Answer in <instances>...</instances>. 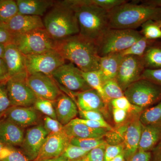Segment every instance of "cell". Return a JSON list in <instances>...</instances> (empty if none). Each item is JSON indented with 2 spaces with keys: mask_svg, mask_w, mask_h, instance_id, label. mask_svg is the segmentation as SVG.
I'll return each mask as SVG.
<instances>
[{
  "mask_svg": "<svg viewBox=\"0 0 161 161\" xmlns=\"http://www.w3.org/2000/svg\"><path fill=\"white\" fill-rule=\"evenodd\" d=\"M56 49L84 72L98 70L100 57L97 43L80 34L56 42Z\"/></svg>",
  "mask_w": 161,
  "mask_h": 161,
  "instance_id": "obj_1",
  "label": "cell"
},
{
  "mask_svg": "<svg viewBox=\"0 0 161 161\" xmlns=\"http://www.w3.org/2000/svg\"><path fill=\"white\" fill-rule=\"evenodd\" d=\"M110 28L135 30L149 21L161 19V8L147 3H126L108 11Z\"/></svg>",
  "mask_w": 161,
  "mask_h": 161,
  "instance_id": "obj_2",
  "label": "cell"
},
{
  "mask_svg": "<svg viewBox=\"0 0 161 161\" xmlns=\"http://www.w3.org/2000/svg\"><path fill=\"white\" fill-rule=\"evenodd\" d=\"M75 10L79 34L98 42L109 29L108 10L95 6L91 0H68Z\"/></svg>",
  "mask_w": 161,
  "mask_h": 161,
  "instance_id": "obj_3",
  "label": "cell"
},
{
  "mask_svg": "<svg viewBox=\"0 0 161 161\" xmlns=\"http://www.w3.org/2000/svg\"><path fill=\"white\" fill-rule=\"evenodd\" d=\"M42 19L44 28L56 42L80 32L75 10L68 0L55 1Z\"/></svg>",
  "mask_w": 161,
  "mask_h": 161,
  "instance_id": "obj_4",
  "label": "cell"
},
{
  "mask_svg": "<svg viewBox=\"0 0 161 161\" xmlns=\"http://www.w3.org/2000/svg\"><path fill=\"white\" fill-rule=\"evenodd\" d=\"M143 36L136 30L109 28L97 42L98 54L103 57L127 49Z\"/></svg>",
  "mask_w": 161,
  "mask_h": 161,
  "instance_id": "obj_5",
  "label": "cell"
},
{
  "mask_svg": "<svg viewBox=\"0 0 161 161\" xmlns=\"http://www.w3.org/2000/svg\"><path fill=\"white\" fill-rule=\"evenodd\" d=\"M124 93L131 103L144 110L161 100V86L144 78L132 83Z\"/></svg>",
  "mask_w": 161,
  "mask_h": 161,
  "instance_id": "obj_6",
  "label": "cell"
},
{
  "mask_svg": "<svg viewBox=\"0 0 161 161\" xmlns=\"http://www.w3.org/2000/svg\"><path fill=\"white\" fill-rule=\"evenodd\" d=\"M13 43L25 56L37 54L56 49V42L44 28L14 36Z\"/></svg>",
  "mask_w": 161,
  "mask_h": 161,
  "instance_id": "obj_7",
  "label": "cell"
},
{
  "mask_svg": "<svg viewBox=\"0 0 161 161\" xmlns=\"http://www.w3.org/2000/svg\"><path fill=\"white\" fill-rule=\"evenodd\" d=\"M25 60L28 75L41 73L52 76L56 69L65 63V60L56 49L37 54L26 55Z\"/></svg>",
  "mask_w": 161,
  "mask_h": 161,
  "instance_id": "obj_8",
  "label": "cell"
},
{
  "mask_svg": "<svg viewBox=\"0 0 161 161\" xmlns=\"http://www.w3.org/2000/svg\"><path fill=\"white\" fill-rule=\"evenodd\" d=\"M27 72L9 78L6 82V89L12 106L32 107L37 96L26 81Z\"/></svg>",
  "mask_w": 161,
  "mask_h": 161,
  "instance_id": "obj_9",
  "label": "cell"
},
{
  "mask_svg": "<svg viewBox=\"0 0 161 161\" xmlns=\"http://www.w3.org/2000/svg\"><path fill=\"white\" fill-rule=\"evenodd\" d=\"M52 77L58 86L70 92L78 93L92 89L83 78L82 71L71 62L65 63L58 68Z\"/></svg>",
  "mask_w": 161,
  "mask_h": 161,
  "instance_id": "obj_10",
  "label": "cell"
},
{
  "mask_svg": "<svg viewBox=\"0 0 161 161\" xmlns=\"http://www.w3.org/2000/svg\"><path fill=\"white\" fill-rule=\"evenodd\" d=\"M145 69L142 58L125 56L121 61L115 80L124 92L132 83L141 79Z\"/></svg>",
  "mask_w": 161,
  "mask_h": 161,
  "instance_id": "obj_11",
  "label": "cell"
},
{
  "mask_svg": "<svg viewBox=\"0 0 161 161\" xmlns=\"http://www.w3.org/2000/svg\"><path fill=\"white\" fill-rule=\"evenodd\" d=\"M26 81L37 97L55 101L62 93L52 76L35 73L27 75Z\"/></svg>",
  "mask_w": 161,
  "mask_h": 161,
  "instance_id": "obj_12",
  "label": "cell"
},
{
  "mask_svg": "<svg viewBox=\"0 0 161 161\" xmlns=\"http://www.w3.org/2000/svg\"><path fill=\"white\" fill-rule=\"evenodd\" d=\"M48 132L43 125L30 127L26 130L24 139L21 145L22 152L31 161L37 158Z\"/></svg>",
  "mask_w": 161,
  "mask_h": 161,
  "instance_id": "obj_13",
  "label": "cell"
},
{
  "mask_svg": "<svg viewBox=\"0 0 161 161\" xmlns=\"http://www.w3.org/2000/svg\"><path fill=\"white\" fill-rule=\"evenodd\" d=\"M71 138L64 131L47 136L37 158L35 161L60 157L70 143Z\"/></svg>",
  "mask_w": 161,
  "mask_h": 161,
  "instance_id": "obj_14",
  "label": "cell"
},
{
  "mask_svg": "<svg viewBox=\"0 0 161 161\" xmlns=\"http://www.w3.org/2000/svg\"><path fill=\"white\" fill-rule=\"evenodd\" d=\"M13 36L29 32L34 30L44 28L43 19L37 16L18 14L3 25Z\"/></svg>",
  "mask_w": 161,
  "mask_h": 161,
  "instance_id": "obj_15",
  "label": "cell"
},
{
  "mask_svg": "<svg viewBox=\"0 0 161 161\" xmlns=\"http://www.w3.org/2000/svg\"><path fill=\"white\" fill-rule=\"evenodd\" d=\"M4 118L24 129L38 125L40 116L33 106H11L4 113Z\"/></svg>",
  "mask_w": 161,
  "mask_h": 161,
  "instance_id": "obj_16",
  "label": "cell"
},
{
  "mask_svg": "<svg viewBox=\"0 0 161 161\" xmlns=\"http://www.w3.org/2000/svg\"><path fill=\"white\" fill-rule=\"evenodd\" d=\"M71 97L73 99L76 98L75 102L79 110L85 111H96L102 113L105 112L108 105L98 92L94 89L87 90L84 92H70Z\"/></svg>",
  "mask_w": 161,
  "mask_h": 161,
  "instance_id": "obj_17",
  "label": "cell"
},
{
  "mask_svg": "<svg viewBox=\"0 0 161 161\" xmlns=\"http://www.w3.org/2000/svg\"><path fill=\"white\" fill-rule=\"evenodd\" d=\"M140 115H136L130 121L125 133L123 144L126 161L138 150L142 128V125L140 120Z\"/></svg>",
  "mask_w": 161,
  "mask_h": 161,
  "instance_id": "obj_18",
  "label": "cell"
},
{
  "mask_svg": "<svg viewBox=\"0 0 161 161\" xmlns=\"http://www.w3.org/2000/svg\"><path fill=\"white\" fill-rule=\"evenodd\" d=\"M24 129L6 118L0 120V141L6 147L21 146L24 139Z\"/></svg>",
  "mask_w": 161,
  "mask_h": 161,
  "instance_id": "obj_19",
  "label": "cell"
},
{
  "mask_svg": "<svg viewBox=\"0 0 161 161\" xmlns=\"http://www.w3.org/2000/svg\"><path fill=\"white\" fill-rule=\"evenodd\" d=\"M54 107L57 120L66 125L76 118L78 109L73 98L63 93L54 101Z\"/></svg>",
  "mask_w": 161,
  "mask_h": 161,
  "instance_id": "obj_20",
  "label": "cell"
},
{
  "mask_svg": "<svg viewBox=\"0 0 161 161\" xmlns=\"http://www.w3.org/2000/svg\"><path fill=\"white\" fill-rule=\"evenodd\" d=\"M3 59L8 69L9 78L26 72L25 56L14 43L5 45Z\"/></svg>",
  "mask_w": 161,
  "mask_h": 161,
  "instance_id": "obj_21",
  "label": "cell"
},
{
  "mask_svg": "<svg viewBox=\"0 0 161 161\" xmlns=\"http://www.w3.org/2000/svg\"><path fill=\"white\" fill-rule=\"evenodd\" d=\"M63 131L71 139L104 138L110 130L106 129H95L87 126L80 123L72 120L69 124L64 126Z\"/></svg>",
  "mask_w": 161,
  "mask_h": 161,
  "instance_id": "obj_22",
  "label": "cell"
},
{
  "mask_svg": "<svg viewBox=\"0 0 161 161\" xmlns=\"http://www.w3.org/2000/svg\"><path fill=\"white\" fill-rule=\"evenodd\" d=\"M16 1L20 14L37 16L41 17L53 6L55 1L50 0H17Z\"/></svg>",
  "mask_w": 161,
  "mask_h": 161,
  "instance_id": "obj_23",
  "label": "cell"
},
{
  "mask_svg": "<svg viewBox=\"0 0 161 161\" xmlns=\"http://www.w3.org/2000/svg\"><path fill=\"white\" fill-rule=\"evenodd\" d=\"M161 141V124L142 125L138 150L151 151Z\"/></svg>",
  "mask_w": 161,
  "mask_h": 161,
  "instance_id": "obj_24",
  "label": "cell"
},
{
  "mask_svg": "<svg viewBox=\"0 0 161 161\" xmlns=\"http://www.w3.org/2000/svg\"><path fill=\"white\" fill-rule=\"evenodd\" d=\"M123 58L120 53H113L100 57V68L98 70L103 82L115 79Z\"/></svg>",
  "mask_w": 161,
  "mask_h": 161,
  "instance_id": "obj_25",
  "label": "cell"
},
{
  "mask_svg": "<svg viewBox=\"0 0 161 161\" xmlns=\"http://www.w3.org/2000/svg\"><path fill=\"white\" fill-rule=\"evenodd\" d=\"M145 68L161 69V47L149 46L142 57Z\"/></svg>",
  "mask_w": 161,
  "mask_h": 161,
  "instance_id": "obj_26",
  "label": "cell"
},
{
  "mask_svg": "<svg viewBox=\"0 0 161 161\" xmlns=\"http://www.w3.org/2000/svg\"><path fill=\"white\" fill-rule=\"evenodd\" d=\"M82 75L85 80L92 89L99 93L104 101L107 105L109 104L110 101L105 95L103 89V81L99 70L84 72Z\"/></svg>",
  "mask_w": 161,
  "mask_h": 161,
  "instance_id": "obj_27",
  "label": "cell"
},
{
  "mask_svg": "<svg viewBox=\"0 0 161 161\" xmlns=\"http://www.w3.org/2000/svg\"><path fill=\"white\" fill-rule=\"evenodd\" d=\"M139 119L144 125L161 124V100L154 106L144 110L141 112Z\"/></svg>",
  "mask_w": 161,
  "mask_h": 161,
  "instance_id": "obj_28",
  "label": "cell"
},
{
  "mask_svg": "<svg viewBox=\"0 0 161 161\" xmlns=\"http://www.w3.org/2000/svg\"><path fill=\"white\" fill-rule=\"evenodd\" d=\"M18 14L16 1L0 0V25L7 23Z\"/></svg>",
  "mask_w": 161,
  "mask_h": 161,
  "instance_id": "obj_29",
  "label": "cell"
},
{
  "mask_svg": "<svg viewBox=\"0 0 161 161\" xmlns=\"http://www.w3.org/2000/svg\"><path fill=\"white\" fill-rule=\"evenodd\" d=\"M129 122H127L119 126L116 129L108 132L105 136V141L108 144L110 145H117L123 144L125 133L129 125Z\"/></svg>",
  "mask_w": 161,
  "mask_h": 161,
  "instance_id": "obj_30",
  "label": "cell"
},
{
  "mask_svg": "<svg viewBox=\"0 0 161 161\" xmlns=\"http://www.w3.org/2000/svg\"><path fill=\"white\" fill-rule=\"evenodd\" d=\"M150 41V40H148L143 36L129 48L123 51L120 52L121 55L122 57L134 56L142 58L146 50L149 47L148 45L149 44Z\"/></svg>",
  "mask_w": 161,
  "mask_h": 161,
  "instance_id": "obj_31",
  "label": "cell"
},
{
  "mask_svg": "<svg viewBox=\"0 0 161 161\" xmlns=\"http://www.w3.org/2000/svg\"><path fill=\"white\" fill-rule=\"evenodd\" d=\"M33 106L37 111L43 113L46 116L57 119L54 101L37 97Z\"/></svg>",
  "mask_w": 161,
  "mask_h": 161,
  "instance_id": "obj_32",
  "label": "cell"
},
{
  "mask_svg": "<svg viewBox=\"0 0 161 161\" xmlns=\"http://www.w3.org/2000/svg\"><path fill=\"white\" fill-rule=\"evenodd\" d=\"M109 104L112 106V108L125 110L129 114H141V112L144 110L132 104L125 96L110 100Z\"/></svg>",
  "mask_w": 161,
  "mask_h": 161,
  "instance_id": "obj_33",
  "label": "cell"
},
{
  "mask_svg": "<svg viewBox=\"0 0 161 161\" xmlns=\"http://www.w3.org/2000/svg\"><path fill=\"white\" fill-rule=\"evenodd\" d=\"M105 95L109 101L125 96L123 91L115 79L106 80L103 82Z\"/></svg>",
  "mask_w": 161,
  "mask_h": 161,
  "instance_id": "obj_34",
  "label": "cell"
},
{
  "mask_svg": "<svg viewBox=\"0 0 161 161\" xmlns=\"http://www.w3.org/2000/svg\"><path fill=\"white\" fill-rule=\"evenodd\" d=\"M70 143L90 150L107 144L104 138H79L76 137L71 139Z\"/></svg>",
  "mask_w": 161,
  "mask_h": 161,
  "instance_id": "obj_35",
  "label": "cell"
},
{
  "mask_svg": "<svg viewBox=\"0 0 161 161\" xmlns=\"http://www.w3.org/2000/svg\"><path fill=\"white\" fill-rule=\"evenodd\" d=\"M0 161H31L22 151L5 146L0 154Z\"/></svg>",
  "mask_w": 161,
  "mask_h": 161,
  "instance_id": "obj_36",
  "label": "cell"
},
{
  "mask_svg": "<svg viewBox=\"0 0 161 161\" xmlns=\"http://www.w3.org/2000/svg\"><path fill=\"white\" fill-rule=\"evenodd\" d=\"M90 150L69 143L66 147L61 156L68 161H74L86 156Z\"/></svg>",
  "mask_w": 161,
  "mask_h": 161,
  "instance_id": "obj_37",
  "label": "cell"
},
{
  "mask_svg": "<svg viewBox=\"0 0 161 161\" xmlns=\"http://www.w3.org/2000/svg\"><path fill=\"white\" fill-rule=\"evenodd\" d=\"M141 34L149 40L161 38V28L156 25L153 21H149L142 26Z\"/></svg>",
  "mask_w": 161,
  "mask_h": 161,
  "instance_id": "obj_38",
  "label": "cell"
},
{
  "mask_svg": "<svg viewBox=\"0 0 161 161\" xmlns=\"http://www.w3.org/2000/svg\"><path fill=\"white\" fill-rule=\"evenodd\" d=\"M43 126L48 134L62 132L64 127L57 119H54L46 115L43 118Z\"/></svg>",
  "mask_w": 161,
  "mask_h": 161,
  "instance_id": "obj_39",
  "label": "cell"
},
{
  "mask_svg": "<svg viewBox=\"0 0 161 161\" xmlns=\"http://www.w3.org/2000/svg\"><path fill=\"white\" fill-rule=\"evenodd\" d=\"M11 106L6 89V82L0 83V115L4 114Z\"/></svg>",
  "mask_w": 161,
  "mask_h": 161,
  "instance_id": "obj_40",
  "label": "cell"
},
{
  "mask_svg": "<svg viewBox=\"0 0 161 161\" xmlns=\"http://www.w3.org/2000/svg\"><path fill=\"white\" fill-rule=\"evenodd\" d=\"M76 122L80 123L92 129H106L110 131L113 130L114 128L110 125L106 121L88 120L81 118H76L73 120Z\"/></svg>",
  "mask_w": 161,
  "mask_h": 161,
  "instance_id": "obj_41",
  "label": "cell"
},
{
  "mask_svg": "<svg viewBox=\"0 0 161 161\" xmlns=\"http://www.w3.org/2000/svg\"><path fill=\"white\" fill-rule=\"evenodd\" d=\"M123 144L110 145L107 144L104 152L105 161H110L124 152Z\"/></svg>",
  "mask_w": 161,
  "mask_h": 161,
  "instance_id": "obj_42",
  "label": "cell"
},
{
  "mask_svg": "<svg viewBox=\"0 0 161 161\" xmlns=\"http://www.w3.org/2000/svg\"><path fill=\"white\" fill-rule=\"evenodd\" d=\"M107 144L90 150L86 156L88 161H105V149Z\"/></svg>",
  "mask_w": 161,
  "mask_h": 161,
  "instance_id": "obj_43",
  "label": "cell"
},
{
  "mask_svg": "<svg viewBox=\"0 0 161 161\" xmlns=\"http://www.w3.org/2000/svg\"><path fill=\"white\" fill-rule=\"evenodd\" d=\"M141 78L148 79L161 86V69H146L142 75Z\"/></svg>",
  "mask_w": 161,
  "mask_h": 161,
  "instance_id": "obj_44",
  "label": "cell"
},
{
  "mask_svg": "<svg viewBox=\"0 0 161 161\" xmlns=\"http://www.w3.org/2000/svg\"><path fill=\"white\" fill-rule=\"evenodd\" d=\"M80 118L88 120L106 121L103 115L100 112L96 111H85L78 109Z\"/></svg>",
  "mask_w": 161,
  "mask_h": 161,
  "instance_id": "obj_45",
  "label": "cell"
},
{
  "mask_svg": "<svg viewBox=\"0 0 161 161\" xmlns=\"http://www.w3.org/2000/svg\"><path fill=\"white\" fill-rule=\"evenodd\" d=\"M151 151H145L138 150L127 161H151Z\"/></svg>",
  "mask_w": 161,
  "mask_h": 161,
  "instance_id": "obj_46",
  "label": "cell"
},
{
  "mask_svg": "<svg viewBox=\"0 0 161 161\" xmlns=\"http://www.w3.org/2000/svg\"><path fill=\"white\" fill-rule=\"evenodd\" d=\"M112 114L114 122L117 125H120L125 122L129 113L125 110L112 108Z\"/></svg>",
  "mask_w": 161,
  "mask_h": 161,
  "instance_id": "obj_47",
  "label": "cell"
},
{
  "mask_svg": "<svg viewBox=\"0 0 161 161\" xmlns=\"http://www.w3.org/2000/svg\"><path fill=\"white\" fill-rule=\"evenodd\" d=\"M14 36L8 31L0 25V44L6 45L13 43Z\"/></svg>",
  "mask_w": 161,
  "mask_h": 161,
  "instance_id": "obj_48",
  "label": "cell"
},
{
  "mask_svg": "<svg viewBox=\"0 0 161 161\" xmlns=\"http://www.w3.org/2000/svg\"><path fill=\"white\" fill-rule=\"evenodd\" d=\"M9 78L8 69L3 58H0V83L6 82Z\"/></svg>",
  "mask_w": 161,
  "mask_h": 161,
  "instance_id": "obj_49",
  "label": "cell"
},
{
  "mask_svg": "<svg viewBox=\"0 0 161 161\" xmlns=\"http://www.w3.org/2000/svg\"><path fill=\"white\" fill-rule=\"evenodd\" d=\"M151 152V161H161V141Z\"/></svg>",
  "mask_w": 161,
  "mask_h": 161,
  "instance_id": "obj_50",
  "label": "cell"
},
{
  "mask_svg": "<svg viewBox=\"0 0 161 161\" xmlns=\"http://www.w3.org/2000/svg\"><path fill=\"white\" fill-rule=\"evenodd\" d=\"M38 161H68L66 159L64 158L63 157L60 156V157L57 158H49L43 159Z\"/></svg>",
  "mask_w": 161,
  "mask_h": 161,
  "instance_id": "obj_51",
  "label": "cell"
},
{
  "mask_svg": "<svg viewBox=\"0 0 161 161\" xmlns=\"http://www.w3.org/2000/svg\"><path fill=\"white\" fill-rule=\"evenodd\" d=\"M125 154L124 152L120 154L115 157L114 158L112 159L110 161H125Z\"/></svg>",
  "mask_w": 161,
  "mask_h": 161,
  "instance_id": "obj_52",
  "label": "cell"
},
{
  "mask_svg": "<svg viewBox=\"0 0 161 161\" xmlns=\"http://www.w3.org/2000/svg\"><path fill=\"white\" fill-rule=\"evenodd\" d=\"M147 3H149V4H152L157 6V7H160L161 8V0H156V1H151Z\"/></svg>",
  "mask_w": 161,
  "mask_h": 161,
  "instance_id": "obj_53",
  "label": "cell"
},
{
  "mask_svg": "<svg viewBox=\"0 0 161 161\" xmlns=\"http://www.w3.org/2000/svg\"><path fill=\"white\" fill-rule=\"evenodd\" d=\"M5 45L0 44V58H4V52H5Z\"/></svg>",
  "mask_w": 161,
  "mask_h": 161,
  "instance_id": "obj_54",
  "label": "cell"
},
{
  "mask_svg": "<svg viewBox=\"0 0 161 161\" xmlns=\"http://www.w3.org/2000/svg\"><path fill=\"white\" fill-rule=\"evenodd\" d=\"M154 23L156 25H157L158 27L161 28V19L159 20L158 21H154Z\"/></svg>",
  "mask_w": 161,
  "mask_h": 161,
  "instance_id": "obj_55",
  "label": "cell"
},
{
  "mask_svg": "<svg viewBox=\"0 0 161 161\" xmlns=\"http://www.w3.org/2000/svg\"><path fill=\"white\" fill-rule=\"evenodd\" d=\"M88 161L87 158L86 157H85L76 160L74 161Z\"/></svg>",
  "mask_w": 161,
  "mask_h": 161,
  "instance_id": "obj_56",
  "label": "cell"
},
{
  "mask_svg": "<svg viewBox=\"0 0 161 161\" xmlns=\"http://www.w3.org/2000/svg\"><path fill=\"white\" fill-rule=\"evenodd\" d=\"M5 146L0 141V154H1V152H2V150H3V148H4Z\"/></svg>",
  "mask_w": 161,
  "mask_h": 161,
  "instance_id": "obj_57",
  "label": "cell"
}]
</instances>
